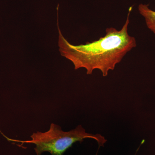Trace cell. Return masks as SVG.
Segmentation results:
<instances>
[{"mask_svg": "<svg viewBox=\"0 0 155 155\" xmlns=\"http://www.w3.org/2000/svg\"><path fill=\"white\" fill-rule=\"evenodd\" d=\"M130 7L127 19L122 29L117 30L110 27L106 29V35L99 40L85 45H74L64 37L59 28L58 46L61 55L73 63L75 70L84 68L87 74L91 75L95 69H99L103 76H107L110 70H113L127 52L136 47L135 38L128 33Z\"/></svg>", "mask_w": 155, "mask_h": 155, "instance_id": "obj_1", "label": "cell"}, {"mask_svg": "<svg viewBox=\"0 0 155 155\" xmlns=\"http://www.w3.org/2000/svg\"><path fill=\"white\" fill-rule=\"evenodd\" d=\"M140 14L144 18L148 28L155 35V11L150 8L148 5L141 4L138 6Z\"/></svg>", "mask_w": 155, "mask_h": 155, "instance_id": "obj_3", "label": "cell"}, {"mask_svg": "<svg viewBox=\"0 0 155 155\" xmlns=\"http://www.w3.org/2000/svg\"><path fill=\"white\" fill-rule=\"evenodd\" d=\"M8 140L24 143H33L36 155H41L48 152L51 155H64V153L77 142H82L86 138L96 140L99 145L104 146L107 141L104 137L100 134L87 133L81 125H78L75 129L64 131L58 125L51 123L49 130L45 132L37 131L31 136V140H19L11 139L5 136Z\"/></svg>", "mask_w": 155, "mask_h": 155, "instance_id": "obj_2", "label": "cell"}]
</instances>
